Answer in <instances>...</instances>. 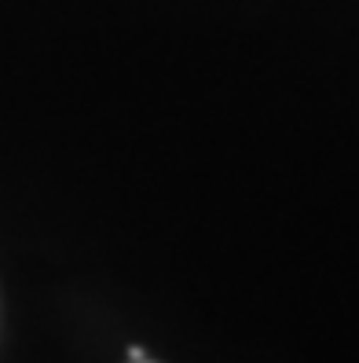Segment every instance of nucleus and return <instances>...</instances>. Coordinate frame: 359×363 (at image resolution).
Returning <instances> with one entry per match:
<instances>
[{"label":"nucleus","instance_id":"nucleus-1","mask_svg":"<svg viewBox=\"0 0 359 363\" xmlns=\"http://www.w3.org/2000/svg\"><path fill=\"white\" fill-rule=\"evenodd\" d=\"M139 363H151V359H139Z\"/></svg>","mask_w":359,"mask_h":363}]
</instances>
